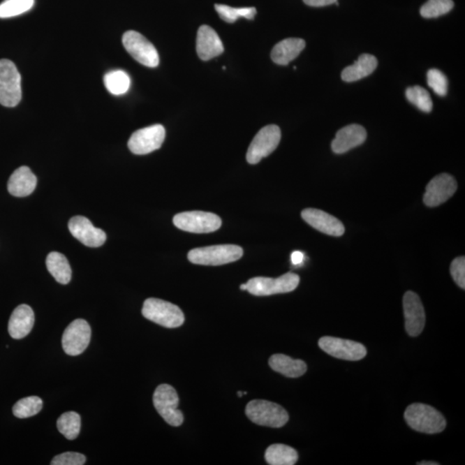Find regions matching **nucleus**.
<instances>
[{
	"instance_id": "obj_1",
	"label": "nucleus",
	"mask_w": 465,
	"mask_h": 465,
	"mask_svg": "<svg viewBox=\"0 0 465 465\" xmlns=\"http://www.w3.org/2000/svg\"><path fill=\"white\" fill-rule=\"evenodd\" d=\"M404 417L408 425L420 433H441L446 427L445 417L429 405L411 404L406 409Z\"/></svg>"
},
{
	"instance_id": "obj_2",
	"label": "nucleus",
	"mask_w": 465,
	"mask_h": 465,
	"mask_svg": "<svg viewBox=\"0 0 465 465\" xmlns=\"http://www.w3.org/2000/svg\"><path fill=\"white\" fill-rule=\"evenodd\" d=\"M243 256V249L236 245H217L198 247L191 250L188 260L191 263L202 265H221L232 263Z\"/></svg>"
},
{
	"instance_id": "obj_3",
	"label": "nucleus",
	"mask_w": 465,
	"mask_h": 465,
	"mask_svg": "<svg viewBox=\"0 0 465 465\" xmlns=\"http://www.w3.org/2000/svg\"><path fill=\"white\" fill-rule=\"evenodd\" d=\"M142 315L146 319L168 328L182 326L184 316L178 306L158 298H149L144 302Z\"/></svg>"
},
{
	"instance_id": "obj_4",
	"label": "nucleus",
	"mask_w": 465,
	"mask_h": 465,
	"mask_svg": "<svg viewBox=\"0 0 465 465\" xmlns=\"http://www.w3.org/2000/svg\"><path fill=\"white\" fill-rule=\"evenodd\" d=\"M246 415L257 425L279 428L289 420V415L281 406L265 400H253L246 405Z\"/></svg>"
},
{
	"instance_id": "obj_5",
	"label": "nucleus",
	"mask_w": 465,
	"mask_h": 465,
	"mask_svg": "<svg viewBox=\"0 0 465 465\" xmlns=\"http://www.w3.org/2000/svg\"><path fill=\"white\" fill-rule=\"evenodd\" d=\"M22 99L21 75L16 65L7 59L0 60V105L15 107Z\"/></svg>"
},
{
	"instance_id": "obj_6",
	"label": "nucleus",
	"mask_w": 465,
	"mask_h": 465,
	"mask_svg": "<svg viewBox=\"0 0 465 465\" xmlns=\"http://www.w3.org/2000/svg\"><path fill=\"white\" fill-rule=\"evenodd\" d=\"M299 282L300 278L293 272H288L278 279L256 276L246 283V290L254 296H271L291 293L297 289Z\"/></svg>"
},
{
	"instance_id": "obj_7",
	"label": "nucleus",
	"mask_w": 465,
	"mask_h": 465,
	"mask_svg": "<svg viewBox=\"0 0 465 465\" xmlns=\"http://www.w3.org/2000/svg\"><path fill=\"white\" fill-rule=\"evenodd\" d=\"M153 401L155 409L165 422L172 427H179L184 422V415L179 411V396L175 388L168 385H161L155 390Z\"/></svg>"
},
{
	"instance_id": "obj_8",
	"label": "nucleus",
	"mask_w": 465,
	"mask_h": 465,
	"mask_svg": "<svg viewBox=\"0 0 465 465\" xmlns=\"http://www.w3.org/2000/svg\"><path fill=\"white\" fill-rule=\"evenodd\" d=\"M173 224L183 231L208 234L219 230L221 219L214 213L188 212L179 213L173 217Z\"/></svg>"
},
{
	"instance_id": "obj_9",
	"label": "nucleus",
	"mask_w": 465,
	"mask_h": 465,
	"mask_svg": "<svg viewBox=\"0 0 465 465\" xmlns=\"http://www.w3.org/2000/svg\"><path fill=\"white\" fill-rule=\"evenodd\" d=\"M281 140V131L276 125H268L261 128L246 153V161L249 164H257L262 158L274 152Z\"/></svg>"
},
{
	"instance_id": "obj_10",
	"label": "nucleus",
	"mask_w": 465,
	"mask_h": 465,
	"mask_svg": "<svg viewBox=\"0 0 465 465\" xmlns=\"http://www.w3.org/2000/svg\"><path fill=\"white\" fill-rule=\"evenodd\" d=\"M123 43L125 50L139 64L149 68H156L160 64V57L155 47L138 31L125 32Z\"/></svg>"
},
{
	"instance_id": "obj_11",
	"label": "nucleus",
	"mask_w": 465,
	"mask_h": 465,
	"mask_svg": "<svg viewBox=\"0 0 465 465\" xmlns=\"http://www.w3.org/2000/svg\"><path fill=\"white\" fill-rule=\"evenodd\" d=\"M165 138V128L161 124H155L135 131L129 138L128 147L133 154H147L160 149Z\"/></svg>"
},
{
	"instance_id": "obj_12",
	"label": "nucleus",
	"mask_w": 465,
	"mask_h": 465,
	"mask_svg": "<svg viewBox=\"0 0 465 465\" xmlns=\"http://www.w3.org/2000/svg\"><path fill=\"white\" fill-rule=\"evenodd\" d=\"M91 330L87 320L77 319L69 324L62 335V348L70 356H78L90 344Z\"/></svg>"
},
{
	"instance_id": "obj_13",
	"label": "nucleus",
	"mask_w": 465,
	"mask_h": 465,
	"mask_svg": "<svg viewBox=\"0 0 465 465\" xmlns=\"http://www.w3.org/2000/svg\"><path fill=\"white\" fill-rule=\"evenodd\" d=\"M320 348L339 360L357 361L367 356V350L359 342L325 336L319 341Z\"/></svg>"
},
{
	"instance_id": "obj_14",
	"label": "nucleus",
	"mask_w": 465,
	"mask_h": 465,
	"mask_svg": "<svg viewBox=\"0 0 465 465\" xmlns=\"http://www.w3.org/2000/svg\"><path fill=\"white\" fill-rule=\"evenodd\" d=\"M457 189L455 179L448 173L439 175L428 183L423 201L428 207H437L451 198Z\"/></svg>"
},
{
	"instance_id": "obj_15",
	"label": "nucleus",
	"mask_w": 465,
	"mask_h": 465,
	"mask_svg": "<svg viewBox=\"0 0 465 465\" xmlns=\"http://www.w3.org/2000/svg\"><path fill=\"white\" fill-rule=\"evenodd\" d=\"M404 310L406 331L412 337H416L422 333L426 324L425 310L418 295L413 291L405 293Z\"/></svg>"
},
{
	"instance_id": "obj_16",
	"label": "nucleus",
	"mask_w": 465,
	"mask_h": 465,
	"mask_svg": "<svg viewBox=\"0 0 465 465\" xmlns=\"http://www.w3.org/2000/svg\"><path fill=\"white\" fill-rule=\"evenodd\" d=\"M68 228L73 237L82 244L89 247H98L105 244V231L94 226L87 217L77 216L70 219Z\"/></svg>"
},
{
	"instance_id": "obj_17",
	"label": "nucleus",
	"mask_w": 465,
	"mask_h": 465,
	"mask_svg": "<svg viewBox=\"0 0 465 465\" xmlns=\"http://www.w3.org/2000/svg\"><path fill=\"white\" fill-rule=\"evenodd\" d=\"M302 217L310 226L323 234L341 236L345 232V227L341 221L323 210L306 209L302 210Z\"/></svg>"
},
{
	"instance_id": "obj_18",
	"label": "nucleus",
	"mask_w": 465,
	"mask_h": 465,
	"mask_svg": "<svg viewBox=\"0 0 465 465\" xmlns=\"http://www.w3.org/2000/svg\"><path fill=\"white\" fill-rule=\"evenodd\" d=\"M367 138L365 128L359 124H350L339 129L332 142V150L337 154H345L362 145Z\"/></svg>"
},
{
	"instance_id": "obj_19",
	"label": "nucleus",
	"mask_w": 465,
	"mask_h": 465,
	"mask_svg": "<svg viewBox=\"0 0 465 465\" xmlns=\"http://www.w3.org/2000/svg\"><path fill=\"white\" fill-rule=\"evenodd\" d=\"M224 47L219 36L208 25L198 29L197 36V53L202 61H209L223 54Z\"/></svg>"
},
{
	"instance_id": "obj_20",
	"label": "nucleus",
	"mask_w": 465,
	"mask_h": 465,
	"mask_svg": "<svg viewBox=\"0 0 465 465\" xmlns=\"http://www.w3.org/2000/svg\"><path fill=\"white\" fill-rule=\"evenodd\" d=\"M34 323L35 313L33 309L29 305H20L10 316L9 334L13 339H23L31 333Z\"/></svg>"
},
{
	"instance_id": "obj_21",
	"label": "nucleus",
	"mask_w": 465,
	"mask_h": 465,
	"mask_svg": "<svg viewBox=\"0 0 465 465\" xmlns=\"http://www.w3.org/2000/svg\"><path fill=\"white\" fill-rule=\"evenodd\" d=\"M36 184H38V179L31 170L28 167H21L10 177L8 191L14 197H27L35 191Z\"/></svg>"
},
{
	"instance_id": "obj_22",
	"label": "nucleus",
	"mask_w": 465,
	"mask_h": 465,
	"mask_svg": "<svg viewBox=\"0 0 465 465\" xmlns=\"http://www.w3.org/2000/svg\"><path fill=\"white\" fill-rule=\"evenodd\" d=\"M305 46V40L301 38L284 39L273 47L271 54L272 60L276 64L286 66L300 54Z\"/></svg>"
},
{
	"instance_id": "obj_23",
	"label": "nucleus",
	"mask_w": 465,
	"mask_h": 465,
	"mask_svg": "<svg viewBox=\"0 0 465 465\" xmlns=\"http://www.w3.org/2000/svg\"><path fill=\"white\" fill-rule=\"evenodd\" d=\"M376 66H378V60L374 55L361 54L353 65L343 70L341 79L346 82H354L371 75L375 71Z\"/></svg>"
},
{
	"instance_id": "obj_24",
	"label": "nucleus",
	"mask_w": 465,
	"mask_h": 465,
	"mask_svg": "<svg viewBox=\"0 0 465 465\" xmlns=\"http://www.w3.org/2000/svg\"><path fill=\"white\" fill-rule=\"evenodd\" d=\"M269 364L273 371L287 376V378H297L307 371V364L300 360H293L283 354H275L269 360Z\"/></svg>"
},
{
	"instance_id": "obj_25",
	"label": "nucleus",
	"mask_w": 465,
	"mask_h": 465,
	"mask_svg": "<svg viewBox=\"0 0 465 465\" xmlns=\"http://www.w3.org/2000/svg\"><path fill=\"white\" fill-rule=\"evenodd\" d=\"M46 265L47 270L58 283L68 284L71 281L72 269L68 258L64 254L57 252L50 253L47 257Z\"/></svg>"
},
{
	"instance_id": "obj_26",
	"label": "nucleus",
	"mask_w": 465,
	"mask_h": 465,
	"mask_svg": "<svg viewBox=\"0 0 465 465\" xmlns=\"http://www.w3.org/2000/svg\"><path fill=\"white\" fill-rule=\"evenodd\" d=\"M265 457L267 464L271 465H294L297 462L298 454L290 446L275 444L269 446Z\"/></svg>"
},
{
	"instance_id": "obj_27",
	"label": "nucleus",
	"mask_w": 465,
	"mask_h": 465,
	"mask_svg": "<svg viewBox=\"0 0 465 465\" xmlns=\"http://www.w3.org/2000/svg\"><path fill=\"white\" fill-rule=\"evenodd\" d=\"M106 89L116 96L124 95L131 87V78L123 70H115L106 73L103 78Z\"/></svg>"
},
{
	"instance_id": "obj_28",
	"label": "nucleus",
	"mask_w": 465,
	"mask_h": 465,
	"mask_svg": "<svg viewBox=\"0 0 465 465\" xmlns=\"http://www.w3.org/2000/svg\"><path fill=\"white\" fill-rule=\"evenodd\" d=\"M81 419L76 412L62 413L57 420L59 431L68 441H75L80 433Z\"/></svg>"
},
{
	"instance_id": "obj_29",
	"label": "nucleus",
	"mask_w": 465,
	"mask_h": 465,
	"mask_svg": "<svg viewBox=\"0 0 465 465\" xmlns=\"http://www.w3.org/2000/svg\"><path fill=\"white\" fill-rule=\"evenodd\" d=\"M217 13L220 17L228 24L235 23L239 17H244L246 20H253L257 13L256 8L254 7H242V8H235L225 5L216 3L215 6Z\"/></svg>"
},
{
	"instance_id": "obj_30",
	"label": "nucleus",
	"mask_w": 465,
	"mask_h": 465,
	"mask_svg": "<svg viewBox=\"0 0 465 465\" xmlns=\"http://www.w3.org/2000/svg\"><path fill=\"white\" fill-rule=\"evenodd\" d=\"M43 402L38 397L23 398L14 405L13 415L20 419L29 418L42 411Z\"/></svg>"
},
{
	"instance_id": "obj_31",
	"label": "nucleus",
	"mask_w": 465,
	"mask_h": 465,
	"mask_svg": "<svg viewBox=\"0 0 465 465\" xmlns=\"http://www.w3.org/2000/svg\"><path fill=\"white\" fill-rule=\"evenodd\" d=\"M406 97L423 112L429 113L433 110V101L425 88L419 86L408 87L406 91Z\"/></svg>"
},
{
	"instance_id": "obj_32",
	"label": "nucleus",
	"mask_w": 465,
	"mask_h": 465,
	"mask_svg": "<svg viewBox=\"0 0 465 465\" xmlns=\"http://www.w3.org/2000/svg\"><path fill=\"white\" fill-rule=\"evenodd\" d=\"M34 3L35 0H5L0 3V18L20 16L29 12Z\"/></svg>"
},
{
	"instance_id": "obj_33",
	"label": "nucleus",
	"mask_w": 465,
	"mask_h": 465,
	"mask_svg": "<svg viewBox=\"0 0 465 465\" xmlns=\"http://www.w3.org/2000/svg\"><path fill=\"white\" fill-rule=\"evenodd\" d=\"M452 0H428L420 8V13L425 18H435L451 12Z\"/></svg>"
},
{
	"instance_id": "obj_34",
	"label": "nucleus",
	"mask_w": 465,
	"mask_h": 465,
	"mask_svg": "<svg viewBox=\"0 0 465 465\" xmlns=\"http://www.w3.org/2000/svg\"><path fill=\"white\" fill-rule=\"evenodd\" d=\"M427 84L435 94L444 97L448 91V80L444 73L438 69H430L427 72Z\"/></svg>"
},
{
	"instance_id": "obj_35",
	"label": "nucleus",
	"mask_w": 465,
	"mask_h": 465,
	"mask_svg": "<svg viewBox=\"0 0 465 465\" xmlns=\"http://www.w3.org/2000/svg\"><path fill=\"white\" fill-rule=\"evenodd\" d=\"M87 462L86 456L79 452H64L54 457L52 465H83Z\"/></svg>"
},
{
	"instance_id": "obj_36",
	"label": "nucleus",
	"mask_w": 465,
	"mask_h": 465,
	"mask_svg": "<svg viewBox=\"0 0 465 465\" xmlns=\"http://www.w3.org/2000/svg\"><path fill=\"white\" fill-rule=\"evenodd\" d=\"M451 274L454 281L462 289H465V258H455L451 265Z\"/></svg>"
},
{
	"instance_id": "obj_37",
	"label": "nucleus",
	"mask_w": 465,
	"mask_h": 465,
	"mask_svg": "<svg viewBox=\"0 0 465 465\" xmlns=\"http://www.w3.org/2000/svg\"><path fill=\"white\" fill-rule=\"evenodd\" d=\"M306 5L312 7H323L337 3V0H304Z\"/></svg>"
},
{
	"instance_id": "obj_38",
	"label": "nucleus",
	"mask_w": 465,
	"mask_h": 465,
	"mask_svg": "<svg viewBox=\"0 0 465 465\" xmlns=\"http://www.w3.org/2000/svg\"><path fill=\"white\" fill-rule=\"evenodd\" d=\"M304 254L302 252H298V251H296V252H294L293 254H291V262H293L294 265H301L302 262H304Z\"/></svg>"
},
{
	"instance_id": "obj_39",
	"label": "nucleus",
	"mask_w": 465,
	"mask_h": 465,
	"mask_svg": "<svg viewBox=\"0 0 465 465\" xmlns=\"http://www.w3.org/2000/svg\"><path fill=\"white\" fill-rule=\"evenodd\" d=\"M417 464H419V465H438L439 464L435 463V462H426V461H424V462L417 463Z\"/></svg>"
},
{
	"instance_id": "obj_40",
	"label": "nucleus",
	"mask_w": 465,
	"mask_h": 465,
	"mask_svg": "<svg viewBox=\"0 0 465 465\" xmlns=\"http://www.w3.org/2000/svg\"><path fill=\"white\" fill-rule=\"evenodd\" d=\"M239 288H241L242 290H246L247 289L246 283L242 284L241 287Z\"/></svg>"
},
{
	"instance_id": "obj_41",
	"label": "nucleus",
	"mask_w": 465,
	"mask_h": 465,
	"mask_svg": "<svg viewBox=\"0 0 465 465\" xmlns=\"http://www.w3.org/2000/svg\"><path fill=\"white\" fill-rule=\"evenodd\" d=\"M238 397H242L243 394H244V392H242V391H239L238 392Z\"/></svg>"
}]
</instances>
